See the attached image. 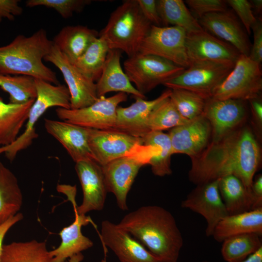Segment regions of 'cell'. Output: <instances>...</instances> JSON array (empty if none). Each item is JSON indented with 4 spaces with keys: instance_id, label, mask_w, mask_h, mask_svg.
<instances>
[{
    "instance_id": "13",
    "label": "cell",
    "mask_w": 262,
    "mask_h": 262,
    "mask_svg": "<svg viewBox=\"0 0 262 262\" xmlns=\"http://www.w3.org/2000/svg\"><path fill=\"white\" fill-rule=\"evenodd\" d=\"M44 60L62 73L70 94L71 109L87 107L98 99L96 83L83 75L54 44Z\"/></svg>"
},
{
    "instance_id": "33",
    "label": "cell",
    "mask_w": 262,
    "mask_h": 262,
    "mask_svg": "<svg viewBox=\"0 0 262 262\" xmlns=\"http://www.w3.org/2000/svg\"><path fill=\"white\" fill-rule=\"evenodd\" d=\"M143 145L157 146L158 154L149 162L154 175L164 177L172 173L171 157L173 154L171 141L168 134L160 131H150L142 138Z\"/></svg>"
},
{
    "instance_id": "10",
    "label": "cell",
    "mask_w": 262,
    "mask_h": 262,
    "mask_svg": "<svg viewBox=\"0 0 262 262\" xmlns=\"http://www.w3.org/2000/svg\"><path fill=\"white\" fill-rule=\"evenodd\" d=\"M124 93L106 98L100 97L91 105L81 109H66L57 108V117L66 122L82 127L98 130H114L118 105L127 100Z\"/></svg>"
},
{
    "instance_id": "19",
    "label": "cell",
    "mask_w": 262,
    "mask_h": 262,
    "mask_svg": "<svg viewBox=\"0 0 262 262\" xmlns=\"http://www.w3.org/2000/svg\"><path fill=\"white\" fill-rule=\"evenodd\" d=\"M100 239L120 262H160L127 231L109 220L101 223Z\"/></svg>"
},
{
    "instance_id": "4",
    "label": "cell",
    "mask_w": 262,
    "mask_h": 262,
    "mask_svg": "<svg viewBox=\"0 0 262 262\" xmlns=\"http://www.w3.org/2000/svg\"><path fill=\"white\" fill-rule=\"evenodd\" d=\"M152 24L145 17L136 0H126L111 14L99 37L109 49H118L128 57L139 51Z\"/></svg>"
},
{
    "instance_id": "43",
    "label": "cell",
    "mask_w": 262,
    "mask_h": 262,
    "mask_svg": "<svg viewBox=\"0 0 262 262\" xmlns=\"http://www.w3.org/2000/svg\"><path fill=\"white\" fill-rule=\"evenodd\" d=\"M18 0H0V23L3 18L13 20L16 16L23 12Z\"/></svg>"
},
{
    "instance_id": "21",
    "label": "cell",
    "mask_w": 262,
    "mask_h": 262,
    "mask_svg": "<svg viewBox=\"0 0 262 262\" xmlns=\"http://www.w3.org/2000/svg\"><path fill=\"white\" fill-rule=\"evenodd\" d=\"M44 126L47 132L63 146L75 163L87 159L94 160L88 143V128L48 118L44 120Z\"/></svg>"
},
{
    "instance_id": "50",
    "label": "cell",
    "mask_w": 262,
    "mask_h": 262,
    "mask_svg": "<svg viewBox=\"0 0 262 262\" xmlns=\"http://www.w3.org/2000/svg\"><path fill=\"white\" fill-rule=\"evenodd\" d=\"M201 262H209V261H206V260H205V261H202Z\"/></svg>"
},
{
    "instance_id": "22",
    "label": "cell",
    "mask_w": 262,
    "mask_h": 262,
    "mask_svg": "<svg viewBox=\"0 0 262 262\" xmlns=\"http://www.w3.org/2000/svg\"><path fill=\"white\" fill-rule=\"evenodd\" d=\"M171 93V90L167 89L151 100L134 97L136 100L130 106L118 107L114 130L142 138L150 131L147 121L151 111L158 104L169 97Z\"/></svg>"
},
{
    "instance_id": "32",
    "label": "cell",
    "mask_w": 262,
    "mask_h": 262,
    "mask_svg": "<svg viewBox=\"0 0 262 262\" xmlns=\"http://www.w3.org/2000/svg\"><path fill=\"white\" fill-rule=\"evenodd\" d=\"M262 236L255 233L234 235L222 243L221 254L225 262H239L262 246Z\"/></svg>"
},
{
    "instance_id": "38",
    "label": "cell",
    "mask_w": 262,
    "mask_h": 262,
    "mask_svg": "<svg viewBox=\"0 0 262 262\" xmlns=\"http://www.w3.org/2000/svg\"><path fill=\"white\" fill-rule=\"evenodd\" d=\"M90 0H28V7L45 6L55 10L64 18L72 16L74 13H79L91 2Z\"/></svg>"
},
{
    "instance_id": "17",
    "label": "cell",
    "mask_w": 262,
    "mask_h": 262,
    "mask_svg": "<svg viewBox=\"0 0 262 262\" xmlns=\"http://www.w3.org/2000/svg\"><path fill=\"white\" fill-rule=\"evenodd\" d=\"M197 20L205 31L230 44L241 54L249 56L251 45L248 37L232 11L207 14Z\"/></svg>"
},
{
    "instance_id": "31",
    "label": "cell",
    "mask_w": 262,
    "mask_h": 262,
    "mask_svg": "<svg viewBox=\"0 0 262 262\" xmlns=\"http://www.w3.org/2000/svg\"><path fill=\"white\" fill-rule=\"evenodd\" d=\"M0 262H52L45 242L35 240L3 245Z\"/></svg>"
},
{
    "instance_id": "5",
    "label": "cell",
    "mask_w": 262,
    "mask_h": 262,
    "mask_svg": "<svg viewBox=\"0 0 262 262\" xmlns=\"http://www.w3.org/2000/svg\"><path fill=\"white\" fill-rule=\"evenodd\" d=\"M36 97L32 105L26 121L24 131L9 145L0 147V154L13 161L20 151L30 147L37 138L35 124L40 117L49 108L57 107L71 109L70 96L66 86L55 84L41 79H34Z\"/></svg>"
},
{
    "instance_id": "40",
    "label": "cell",
    "mask_w": 262,
    "mask_h": 262,
    "mask_svg": "<svg viewBox=\"0 0 262 262\" xmlns=\"http://www.w3.org/2000/svg\"><path fill=\"white\" fill-rule=\"evenodd\" d=\"M185 3L197 19L207 14L225 11L228 5L223 0H187Z\"/></svg>"
},
{
    "instance_id": "6",
    "label": "cell",
    "mask_w": 262,
    "mask_h": 262,
    "mask_svg": "<svg viewBox=\"0 0 262 262\" xmlns=\"http://www.w3.org/2000/svg\"><path fill=\"white\" fill-rule=\"evenodd\" d=\"M159 149L157 146H147L138 153L119 158L101 166L107 192L114 194L121 210L128 209L127 195L140 169L149 164Z\"/></svg>"
},
{
    "instance_id": "23",
    "label": "cell",
    "mask_w": 262,
    "mask_h": 262,
    "mask_svg": "<svg viewBox=\"0 0 262 262\" xmlns=\"http://www.w3.org/2000/svg\"><path fill=\"white\" fill-rule=\"evenodd\" d=\"M121 57V51L119 50H109L101 75L96 83L98 98L111 92H118L145 98V95L132 84L122 69Z\"/></svg>"
},
{
    "instance_id": "1",
    "label": "cell",
    "mask_w": 262,
    "mask_h": 262,
    "mask_svg": "<svg viewBox=\"0 0 262 262\" xmlns=\"http://www.w3.org/2000/svg\"><path fill=\"white\" fill-rule=\"evenodd\" d=\"M192 159L190 180L198 185L233 175L251 191L261 159V150L248 128L235 129L217 141H212Z\"/></svg>"
},
{
    "instance_id": "11",
    "label": "cell",
    "mask_w": 262,
    "mask_h": 262,
    "mask_svg": "<svg viewBox=\"0 0 262 262\" xmlns=\"http://www.w3.org/2000/svg\"><path fill=\"white\" fill-rule=\"evenodd\" d=\"M187 33L178 26L152 25L138 53L157 56L184 68L190 65L185 46Z\"/></svg>"
},
{
    "instance_id": "18",
    "label": "cell",
    "mask_w": 262,
    "mask_h": 262,
    "mask_svg": "<svg viewBox=\"0 0 262 262\" xmlns=\"http://www.w3.org/2000/svg\"><path fill=\"white\" fill-rule=\"evenodd\" d=\"M245 101L234 99H206L203 115L210 122L212 141L221 139L236 129L246 115Z\"/></svg>"
},
{
    "instance_id": "24",
    "label": "cell",
    "mask_w": 262,
    "mask_h": 262,
    "mask_svg": "<svg viewBox=\"0 0 262 262\" xmlns=\"http://www.w3.org/2000/svg\"><path fill=\"white\" fill-rule=\"evenodd\" d=\"M75 219L69 226L60 232L61 243L56 248L49 251L52 262H65L72 256L81 253L93 246V242L84 236L82 227L93 221L89 216L79 214L73 207Z\"/></svg>"
},
{
    "instance_id": "29",
    "label": "cell",
    "mask_w": 262,
    "mask_h": 262,
    "mask_svg": "<svg viewBox=\"0 0 262 262\" xmlns=\"http://www.w3.org/2000/svg\"><path fill=\"white\" fill-rule=\"evenodd\" d=\"M22 202L17 178L0 161V225L18 213Z\"/></svg>"
},
{
    "instance_id": "45",
    "label": "cell",
    "mask_w": 262,
    "mask_h": 262,
    "mask_svg": "<svg viewBox=\"0 0 262 262\" xmlns=\"http://www.w3.org/2000/svg\"><path fill=\"white\" fill-rule=\"evenodd\" d=\"M23 218L22 213H18L0 225V261L3 246V241L6 234L12 226L21 220Z\"/></svg>"
},
{
    "instance_id": "42",
    "label": "cell",
    "mask_w": 262,
    "mask_h": 262,
    "mask_svg": "<svg viewBox=\"0 0 262 262\" xmlns=\"http://www.w3.org/2000/svg\"><path fill=\"white\" fill-rule=\"evenodd\" d=\"M145 17L152 24L161 26L162 21L159 16L156 0H136Z\"/></svg>"
},
{
    "instance_id": "46",
    "label": "cell",
    "mask_w": 262,
    "mask_h": 262,
    "mask_svg": "<svg viewBox=\"0 0 262 262\" xmlns=\"http://www.w3.org/2000/svg\"><path fill=\"white\" fill-rule=\"evenodd\" d=\"M252 112L258 121H262V103L258 98L249 100Z\"/></svg>"
},
{
    "instance_id": "15",
    "label": "cell",
    "mask_w": 262,
    "mask_h": 262,
    "mask_svg": "<svg viewBox=\"0 0 262 262\" xmlns=\"http://www.w3.org/2000/svg\"><path fill=\"white\" fill-rule=\"evenodd\" d=\"M219 179L198 185L181 203V207L199 214L205 219V234L212 236L214 229L223 218L228 215L219 190Z\"/></svg>"
},
{
    "instance_id": "47",
    "label": "cell",
    "mask_w": 262,
    "mask_h": 262,
    "mask_svg": "<svg viewBox=\"0 0 262 262\" xmlns=\"http://www.w3.org/2000/svg\"><path fill=\"white\" fill-rule=\"evenodd\" d=\"M239 262H262V246L246 259Z\"/></svg>"
},
{
    "instance_id": "12",
    "label": "cell",
    "mask_w": 262,
    "mask_h": 262,
    "mask_svg": "<svg viewBox=\"0 0 262 262\" xmlns=\"http://www.w3.org/2000/svg\"><path fill=\"white\" fill-rule=\"evenodd\" d=\"M88 143L94 160L101 166L138 153L147 147L141 138L115 130L88 129Z\"/></svg>"
},
{
    "instance_id": "7",
    "label": "cell",
    "mask_w": 262,
    "mask_h": 262,
    "mask_svg": "<svg viewBox=\"0 0 262 262\" xmlns=\"http://www.w3.org/2000/svg\"><path fill=\"white\" fill-rule=\"evenodd\" d=\"M262 90L261 64L241 54L232 69L215 88L210 98L249 101L258 98Z\"/></svg>"
},
{
    "instance_id": "28",
    "label": "cell",
    "mask_w": 262,
    "mask_h": 262,
    "mask_svg": "<svg viewBox=\"0 0 262 262\" xmlns=\"http://www.w3.org/2000/svg\"><path fill=\"white\" fill-rule=\"evenodd\" d=\"M219 190L229 215L245 213L253 209V198L237 177L229 175L219 179Z\"/></svg>"
},
{
    "instance_id": "41",
    "label": "cell",
    "mask_w": 262,
    "mask_h": 262,
    "mask_svg": "<svg viewBox=\"0 0 262 262\" xmlns=\"http://www.w3.org/2000/svg\"><path fill=\"white\" fill-rule=\"evenodd\" d=\"M251 30L253 33V43L248 57L253 61L261 64L262 62V24L260 19H257Z\"/></svg>"
},
{
    "instance_id": "44",
    "label": "cell",
    "mask_w": 262,
    "mask_h": 262,
    "mask_svg": "<svg viewBox=\"0 0 262 262\" xmlns=\"http://www.w3.org/2000/svg\"><path fill=\"white\" fill-rule=\"evenodd\" d=\"M251 192L253 198V209L255 210L262 208V175L257 176L253 180Z\"/></svg>"
},
{
    "instance_id": "8",
    "label": "cell",
    "mask_w": 262,
    "mask_h": 262,
    "mask_svg": "<svg viewBox=\"0 0 262 262\" xmlns=\"http://www.w3.org/2000/svg\"><path fill=\"white\" fill-rule=\"evenodd\" d=\"M124 69L135 88L145 95L180 74L185 68L163 58L139 53L128 57Z\"/></svg>"
},
{
    "instance_id": "37",
    "label": "cell",
    "mask_w": 262,
    "mask_h": 262,
    "mask_svg": "<svg viewBox=\"0 0 262 262\" xmlns=\"http://www.w3.org/2000/svg\"><path fill=\"white\" fill-rule=\"evenodd\" d=\"M171 90L169 98L183 117L192 120L203 115L207 99L189 90Z\"/></svg>"
},
{
    "instance_id": "2",
    "label": "cell",
    "mask_w": 262,
    "mask_h": 262,
    "mask_svg": "<svg viewBox=\"0 0 262 262\" xmlns=\"http://www.w3.org/2000/svg\"><path fill=\"white\" fill-rule=\"evenodd\" d=\"M117 225L138 239L160 262H178L183 237L174 217L163 207L142 206L125 215Z\"/></svg>"
},
{
    "instance_id": "48",
    "label": "cell",
    "mask_w": 262,
    "mask_h": 262,
    "mask_svg": "<svg viewBox=\"0 0 262 262\" xmlns=\"http://www.w3.org/2000/svg\"><path fill=\"white\" fill-rule=\"evenodd\" d=\"M251 4L252 9H254L257 14H260L262 9V0H252L250 1Z\"/></svg>"
},
{
    "instance_id": "34",
    "label": "cell",
    "mask_w": 262,
    "mask_h": 262,
    "mask_svg": "<svg viewBox=\"0 0 262 262\" xmlns=\"http://www.w3.org/2000/svg\"><path fill=\"white\" fill-rule=\"evenodd\" d=\"M109 50L105 41L98 36L73 64L95 82L100 77Z\"/></svg>"
},
{
    "instance_id": "3",
    "label": "cell",
    "mask_w": 262,
    "mask_h": 262,
    "mask_svg": "<svg viewBox=\"0 0 262 262\" xmlns=\"http://www.w3.org/2000/svg\"><path fill=\"white\" fill-rule=\"evenodd\" d=\"M53 45L43 29L30 36H16L10 43L0 47V73L29 76L58 84L56 73L43 62Z\"/></svg>"
},
{
    "instance_id": "39",
    "label": "cell",
    "mask_w": 262,
    "mask_h": 262,
    "mask_svg": "<svg viewBox=\"0 0 262 262\" xmlns=\"http://www.w3.org/2000/svg\"><path fill=\"white\" fill-rule=\"evenodd\" d=\"M226 1L239 17L247 33L250 34L251 28L257 20L253 13L250 1L246 0H228Z\"/></svg>"
},
{
    "instance_id": "25",
    "label": "cell",
    "mask_w": 262,
    "mask_h": 262,
    "mask_svg": "<svg viewBox=\"0 0 262 262\" xmlns=\"http://www.w3.org/2000/svg\"><path fill=\"white\" fill-rule=\"evenodd\" d=\"M99 36L94 29L82 25L66 26L55 36L53 44L74 63Z\"/></svg>"
},
{
    "instance_id": "14",
    "label": "cell",
    "mask_w": 262,
    "mask_h": 262,
    "mask_svg": "<svg viewBox=\"0 0 262 262\" xmlns=\"http://www.w3.org/2000/svg\"><path fill=\"white\" fill-rule=\"evenodd\" d=\"M75 169L82 188L83 199L77 206L75 196L69 197L73 206L80 214L102 210L108 192L101 166L93 160L87 159L75 163Z\"/></svg>"
},
{
    "instance_id": "36",
    "label": "cell",
    "mask_w": 262,
    "mask_h": 262,
    "mask_svg": "<svg viewBox=\"0 0 262 262\" xmlns=\"http://www.w3.org/2000/svg\"><path fill=\"white\" fill-rule=\"evenodd\" d=\"M190 120L179 113L169 97L158 104L151 111L147 121L149 131H160L183 125Z\"/></svg>"
},
{
    "instance_id": "49",
    "label": "cell",
    "mask_w": 262,
    "mask_h": 262,
    "mask_svg": "<svg viewBox=\"0 0 262 262\" xmlns=\"http://www.w3.org/2000/svg\"><path fill=\"white\" fill-rule=\"evenodd\" d=\"M84 256L82 253L76 254L70 257L67 261L65 262H81L83 259ZM101 262H107L106 259H103Z\"/></svg>"
},
{
    "instance_id": "9",
    "label": "cell",
    "mask_w": 262,
    "mask_h": 262,
    "mask_svg": "<svg viewBox=\"0 0 262 262\" xmlns=\"http://www.w3.org/2000/svg\"><path fill=\"white\" fill-rule=\"evenodd\" d=\"M234 64L212 61L191 62L188 67L164 85L170 89L189 90L208 99L231 71Z\"/></svg>"
},
{
    "instance_id": "30",
    "label": "cell",
    "mask_w": 262,
    "mask_h": 262,
    "mask_svg": "<svg viewBox=\"0 0 262 262\" xmlns=\"http://www.w3.org/2000/svg\"><path fill=\"white\" fill-rule=\"evenodd\" d=\"M158 14L164 26H178L187 33L204 30L182 0H156Z\"/></svg>"
},
{
    "instance_id": "26",
    "label": "cell",
    "mask_w": 262,
    "mask_h": 262,
    "mask_svg": "<svg viewBox=\"0 0 262 262\" xmlns=\"http://www.w3.org/2000/svg\"><path fill=\"white\" fill-rule=\"evenodd\" d=\"M249 233L262 236V208L227 215L217 224L212 236L221 243L231 236Z\"/></svg>"
},
{
    "instance_id": "27",
    "label": "cell",
    "mask_w": 262,
    "mask_h": 262,
    "mask_svg": "<svg viewBox=\"0 0 262 262\" xmlns=\"http://www.w3.org/2000/svg\"><path fill=\"white\" fill-rule=\"evenodd\" d=\"M34 100L17 104L5 103L0 97V147L10 145L19 136Z\"/></svg>"
},
{
    "instance_id": "20",
    "label": "cell",
    "mask_w": 262,
    "mask_h": 262,
    "mask_svg": "<svg viewBox=\"0 0 262 262\" xmlns=\"http://www.w3.org/2000/svg\"><path fill=\"white\" fill-rule=\"evenodd\" d=\"M168 135L173 154H185L192 159L199 155L209 144L212 128L208 119L202 115L171 129Z\"/></svg>"
},
{
    "instance_id": "35",
    "label": "cell",
    "mask_w": 262,
    "mask_h": 262,
    "mask_svg": "<svg viewBox=\"0 0 262 262\" xmlns=\"http://www.w3.org/2000/svg\"><path fill=\"white\" fill-rule=\"evenodd\" d=\"M0 88L9 94L11 103L23 104L36 97L34 79L31 76L0 73Z\"/></svg>"
},
{
    "instance_id": "16",
    "label": "cell",
    "mask_w": 262,
    "mask_h": 262,
    "mask_svg": "<svg viewBox=\"0 0 262 262\" xmlns=\"http://www.w3.org/2000/svg\"><path fill=\"white\" fill-rule=\"evenodd\" d=\"M185 46L190 63L197 61L235 63L241 54L231 45L204 30L187 33Z\"/></svg>"
}]
</instances>
